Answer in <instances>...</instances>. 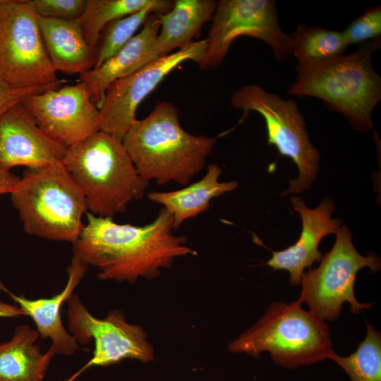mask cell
I'll return each instance as SVG.
<instances>
[{
  "label": "cell",
  "mask_w": 381,
  "mask_h": 381,
  "mask_svg": "<svg viewBox=\"0 0 381 381\" xmlns=\"http://www.w3.org/2000/svg\"><path fill=\"white\" fill-rule=\"evenodd\" d=\"M61 162L83 193L87 210L96 216L113 218L126 212L148 185L122 141L100 131L67 147Z\"/></svg>",
  "instance_id": "obj_4"
},
{
  "label": "cell",
  "mask_w": 381,
  "mask_h": 381,
  "mask_svg": "<svg viewBox=\"0 0 381 381\" xmlns=\"http://www.w3.org/2000/svg\"><path fill=\"white\" fill-rule=\"evenodd\" d=\"M23 315L24 313L18 306L0 300V318H19Z\"/></svg>",
  "instance_id": "obj_30"
},
{
  "label": "cell",
  "mask_w": 381,
  "mask_h": 381,
  "mask_svg": "<svg viewBox=\"0 0 381 381\" xmlns=\"http://www.w3.org/2000/svg\"><path fill=\"white\" fill-rule=\"evenodd\" d=\"M32 3L39 16L75 20L83 14L86 0H32Z\"/></svg>",
  "instance_id": "obj_27"
},
{
  "label": "cell",
  "mask_w": 381,
  "mask_h": 381,
  "mask_svg": "<svg viewBox=\"0 0 381 381\" xmlns=\"http://www.w3.org/2000/svg\"><path fill=\"white\" fill-rule=\"evenodd\" d=\"M365 323V337L356 351L345 357L334 352L329 357L346 373L350 381H381L380 333Z\"/></svg>",
  "instance_id": "obj_24"
},
{
  "label": "cell",
  "mask_w": 381,
  "mask_h": 381,
  "mask_svg": "<svg viewBox=\"0 0 381 381\" xmlns=\"http://www.w3.org/2000/svg\"><path fill=\"white\" fill-rule=\"evenodd\" d=\"M231 105L243 111L241 123L251 111L265 119L267 143L290 157L297 166L298 176L289 180L286 193H299L309 189L319 170L320 153L310 143L303 115L297 103L266 91L258 85H248L236 90Z\"/></svg>",
  "instance_id": "obj_8"
},
{
  "label": "cell",
  "mask_w": 381,
  "mask_h": 381,
  "mask_svg": "<svg viewBox=\"0 0 381 381\" xmlns=\"http://www.w3.org/2000/svg\"><path fill=\"white\" fill-rule=\"evenodd\" d=\"M150 13H155L152 8H145L107 24L96 46L97 60L94 68L99 67L128 42Z\"/></svg>",
  "instance_id": "obj_25"
},
{
  "label": "cell",
  "mask_w": 381,
  "mask_h": 381,
  "mask_svg": "<svg viewBox=\"0 0 381 381\" xmlns=\"http://www.w3.org/2000/svg\"><path fill=\"white\" fill-rule=\"evenodd\" d=\"M207 47V39L193 42L113 82L107 87L99 109V131L122 141L136 119L135 111L141 102L181 63L193 61L200 64Z\"/></svg>",
  "instance_id": "obj_12"
},
{
  "label": "cell",
  "mask_w": 381,
  "mask_h": 381,
  "mask_svg": "<svg viewBox=\"0 0 381 381\" xmlns=\"http://www.w3.org/2000/svg\"><path fill=\"white\" fill-rule=\"evenodd\" d=\"M73 255L98 270L100 280L135 283L139 278L152 279L174 260L197 252L186 246V237L173 233V218L164 207L144 226L121 224L111 217L85 213Z\"/></svg>",
  "instance_id": "obj_1"
},
{
  "label": "cell",
  "mask_w": 381,
  "mask_h": 381,
  "mask_svg": "<svg viewBox=\"0 0 381 381\" xmlns=\"http://www.w3.org/2000/svg\"><path fill=\"white\" fill-rule=\"evenodd\" d=\"M348 44H363L381 35V7L377 6L367 10L342 31Z\"/></svg>",
  "instance_id": "obj_26"
},
{
  "label": "cell",
  "mask_w": 381,
  "mask_h": 381,
  "mask_svg": "<svg viewBox=\"0 0 381 381\" xmlns=\"http://www.w3.org/2000/svg\"><path fill=\"white\" fill-rule=\"evenodd\" d=\"M49 87H16L0 82V118L11 107L22 102L31 95L42 92Z\"/></svg>",
  "instance_id": "obj_28"
},
{
  "label": "cell",
  "mask_w": 381,
  "mask_h": 381,
  "mask_svg": "<svg viewBox=\"0 0 381 381\" xmlns=\"http://www.w3.org/2000/svg\"><path fill=\"white\" fill-rule=\"evenodd\" d=\"M19 179L11 170L0 166V195L10 194Z\"/></svg>",
  "instance_id": "obj_29"
},
{
  "label": "cell",
  "mask_w": 381,
  "mask_h": 381,
  "mask_svg": "<svg viewBox=\"0 0 381 381\" xmlns=\"http://www.w3.org/2000/svg\"><path fill=\"white\" fill-rule=\"evenodd\" d=\"M229 349L255 358L268 351L274 363L288 368L329 359L334 352L327 323L296 301L272 303Z\"/></svg>",
  "instance_id": "obj_6"
},
{
  "label": "cell",
  "mask_w": 381,
  "mask_h": 381,
  "mask_svg": "<svg viewBox=\"0 0 381 381\" xmlns=\"http://www.w3.org/2000/svg\"><path fill=\"white\" fill-rule=\"evenodd\" d=\"M68 328L77 342L85 345L94 341L92 357L64 381H75L93 366H108L123 359L143 363L154 360V350L143 328L128 323L119 310H111L105 318L92 315L79 296L73 294L66 301Z\"/></svg>",
  "instance_id": "obj_11"
},
{
  "label": "cell",
  "mask_w": 381,
  "mask_h": 381,
  "mask_svg": "<svg viewBox=\"0 0 381 381\" xmlns=\"http://www.w3.org/2000/svg\"><path fill=\"white\" fill-rule=\"evenodd\" d=\"M43 42L55 71L82 74L96 64V48L86 41L78 19L62 20L38 16Z\"/></svg>",
  "instance_id": "obj_18"
},
{
  "label": "cell",
  "mask_w": 381,
  "mask_h": 381,
  "mask_svg": "<svg viewBox=\"0 0 381 381\" xmlns=\"http://www.w3.org/2000/svg\"><path fill=\"white\" fill-rule=\"evenodd\" d=\"M10 198L27 234L73 244L79 238L86 200L61 162L25 169Z\"/></svg>",
  "instance_id": "obj_5"
},
{
  "label": "cell",
  "mask_w": 381,
  "mask_h": 381,
  "mask_svg": "<svg viewBox=\"0 0 381 381\" xmlns=\"http://www.w3.org/2000/svg\"><path fill=\"white\" fill-rule=\"evenodd\" d=\"M88 265L78 257L73 255L67 267L68 280L64 289L51 298L29 299L17 296L10 291L0 281V290L6 292L24 313L35 322L40 337L49 339L56 354L70 356L79 349L75 338L68 332L62 323L61 310L65 301L85 276Z\"/></svg>",
  "instance_id": "obj_16"
},
{
  "label": "cell",
  "mask_w": 381,
  "mask_h": 381,
  "mask_svg": "<svg viewBox=\"0 0 381 381\" xmlns=\"http://www.w3.org/2000/svg\"><path fill=\"white\" fill-rule=\"evenodd\" d=\"M122 143L147 183L188 185L203 169L217 139L186 131L176 106L161 102L145 118L135 120Z\"/></svg>",
  "instance_id": "obj_2"
},
{
  "label": "cell",
  "mask_w": 381,
  "mask_h": 381,
  "mask_svg": "<svg viewBox=\"0 0 381 381\" xmlns=\"http://www.w3.org/2000/svg\"><path fill=\"white\" fill-rule=\"evenodd\" d=\"M0 82L52 89L66 82L49 58L30 0H0Z\"/></svg>",
  "instance_id": "obj_7"
},
{
  "label": "cell",
  "mask_w": 381,
  "mask_h": 381,
  "mask_svg": "<svg viewBox=\"0 0 381 381\" xmlns=\"http://www.w3.org/2000/svg\"><path fill=\"white\" fill-rule=\"evenodd\" d=\"M380 44L377 38L349 54L298 64L289 94L319 98L354 128L372 130L373 112L381 100V78L373 68L372 55Z\"/></svg>",
  "instance_id": "obj_3"
},
{
  "label": "cell",
  "mask_w": 381,
  "mask_h": 381,
  "mask_svg": "<svg viewBox=\"0 0 381 381\" xmlns=\"http://www.w3.org/2000/svg\"><path fill=\"white\" fill-rule=\"evenodd\" d=\"M290 201L302 220L301 235L294 245L273 251L266 265L274 270L289 272L291 285L298 286L305 269L322 257L318 250L320 241L328 234H335L341 221L331 217L334 206L329 198L323 199L313 209L308 208L301 197L291 196Z\"/></svg>",
  "instance_id": "obj_15"
},
{
  "label": "cell",
  "mask_w": 381,
  "mask_h": 381,
  "mask_svg": "<svg viewBox=\"0 0 381 381\" xmlns=\"http://www.w3.org/2000/svg\"><path fill=\"white\" fill-rule=\"evenodd\" d=\"M291 35L292 54L298 64L325 60L344 54L349 44L342 32L321 27L298 25Z\"/></svg>",
  "instance_id": "obj_23"
},
{
  "label": "cell",
  "mask_w": 381,
  "mask_h": 381,
  "mask_svg": "<svg viewBox=\"0 0 381 381\" xmlns=\"http://www.w3.org/2000/svg\"><path fill=\"white\" fill-rule=\"evenodd\" d=\"M39 337L28 325H20L8 341L0 343V381H44L56 351L50 345L42 353L35 344Z\"/></svg>",
  "instance_id": "obj_20"
},
{
  "label": "cell",
  "mask_w": 381,
  "mask_h": 381,
  "mask_svg": "<svg viewBox=\"0 0 381 381\" xmlns=\"http://www.w3.org/2000/svg\"><path fill=\"white\" fill-rule=\"evenodd\" d=\"M174 1L168 0H86L83 14L78 18L87 42L95 47L104 27L113 20L145 8L155 13L170 11Z\"/></svg>",
  "instance_id": "obj_22"
},
{
  "label": "cell",
  "mask_w": 381,
  "mask_h": 381,
  "mask_svg": "<svg viewBox=\"0 0 381 381\" xmlns=\"http://www.w3.org/2000/svg\"><path fill=\"white\" fill-rule=\"evenodd\" d=\"M222 169L217 164L207 167L205 175L198 181L177 190L150 192L148 199L162 205L172 216L174 229L186 220L195 217L209 209L212 199L238 187L235 181L220 182Z\"/></svg>",
  "instance_id": "obj_21"
},
{
  "label": "cell",
  "mask_w": 381,
  "mask_h": 381,
  "mask_svg": "<svg viewBox=\"0 0 381 381\" xmlns=\"http://www.w3.org/2000/svg\"><path fill=\"white\" fill-rule=\"evenodd\" d=\"M67 147L48 136L22 102L0 118V166L11 170L39 168L62 162Z\"/></svg>",
  "instance_id": "obj_14"
},
{
  "label": "cell",
  "mask_w": 381,
  "mask_h": 381,
  "mask_svg": "<svg viewBox=\"0 0 381 381\" xmlns=\"http://www.w3.org/2000/svg\"><path fill=\"white\" fill-rule=\"evenodd\" d=\"M22 103L40 128L66 147L99 131V109L81 81L31 95Z\"/></svg>",
  "instance_id": "obj_13"
},
{
  "label": "cell",
  "mask_w": 381,
  "mask_h": 381,
  "mask_svg": "<svg viewBox=\"0 0 381 381\" xmlns=\"http://www.w3.org/2000/svg\"><path fill=\"white\" fill-rule=\"evenodd\" d=\"M207 47L200 68L215 69L232 42L246 35L266 42L278 61L292 54V42L280 27L276 2L272 0H221L212 18Z\"/></svg>",
  "instance_id": "obj_10"
},
{
  "label": "cell",
  "mask_w": 381,
  "mask_h": 381,
  "mask_svg": "<svg viewBox=\"0 0 381 381\" xmlns=\"http://www.w3.org/2000/svg\"><path fill=\"white\" fill-rule=\"evenodd\" d=\"M335 234L332 248L321 258L319 266L302 274V288L296 301L300 304L305 302L311 313L330 322L339 316L344 302L349 303L350 311L354 314L373 306L356 300L354 284L361 269L368 267L373 272L380 269V260L376 254L369 253L363 256L356 250L351 230L346 225Z\"/></svg>",
  "instance_id": "obj_9"
},
{
  "label": "cell",
  "mask_w": 381,
  "mask_h": 381,
  "mask_svg": "<svg viewBox=\"0 0 381 381\" xmlns=\"http://www.w3.org/2000/svg\"><path fill=\"white\" fill-rule=\"evenodd\" d=\"M217 4L214 0H176L170 11L159 13L161 25L150 51L151 61L193 42L203 25L212 18Z\"/></svg>",
  "instance_id": "obj_19"
},
{
  "label": "cell",
  "mask_w": 381,
  "mask_h": 381,
  "mask_svg": "<svg viewBox=\"0 0 381 381\" xmlns=\"http://www.w3.org/2000/svg\"><path fill=\"white\" fill-rule=\"evenodd\" d=\"M159 13H150L140 31L99 67L79 75L99 109L107 87L150 63V51L160 29Z\"/></svg>",
  "instance_id": "obj_17"
}]
</instances>
